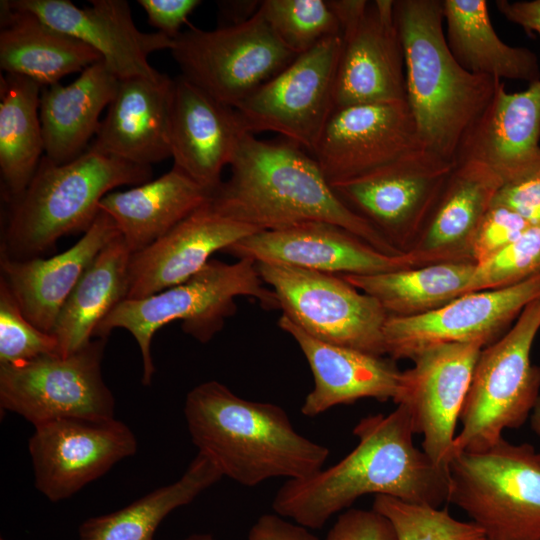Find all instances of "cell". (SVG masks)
<instances>
[{
	"mask_svg": "<svg viewBox=\"0 0 540 540\" xmlns=\"http://www.w3.org/2000/svg\"><path fill=\"white\" fill-rule=\"evenodd\" d=\"M258 229L233 220L210 201L160 239L131 255L126 299H142L181 284L199 272L216 251L246 238Z\"/></svg>",
	"mask_w": 540,
	"mask_h": 540,
	"instance_id": "cell-22",
	"label": "cell"
},
{
	"mask_svg": "<svg viewBox=\"0 0 540 540\" xmlns=\"http://www.w3.org/2000/svg\"><path fill=\"white\" fill-rule=\"evenodd\" d=\"M222 477L215 465L197 452L175 482L153 490L122 509L83 521L78 540H154L158 526L167 515L190 504Z\"/></svg>",
	"mask_w": 540,
	"mask_h": 540,
	"instance_id": "cell-34",
	"label": "cell"
},
{
	"mask_svg": "<svg viewBox=\"0 0 540 540\" xmlns=\"http://www.w3.org/2000/svg\"><path fill=\"white\" fill-rule=\"evenodd\" d=\"M498 11L510 22L519 25L526 32L540 36V0L516 1L498 0Z\"/></svg>",
	"mask_w": 540,
	"mask_h": 540,
	"instance_id": "cell-45",
	"label": "cell"
},
{
	"mask_svg": "<svg viewBox=\"0 0 540 540\" xmlns=\"http://www.w3.org/2000/svg\"><path fill=\"white\" fill-rule=\"evenodd\" d=\"M454 166L419 147L331 186L345 205L404 253L412 250Z\"/></svg>",
	"mask_w": 540,
	"mask_h": 540,
	"instance_id": "cell-12",
	"label": "cell"
},
{
	"mask_svg": "<svg viewBox=\"0 0 540 540\" xmlns=\"http://www.w3.org/2000/svg\"><path fill=\"white\" fill-rule=\"evenodd\" d=\"M492 203L514 211L530 226L540 225V167L503 184Z\"/></svg>",
	"mask_w": 540,
	"mask_h": 540,
	"instance_id": "cell-42",
	"label": "cell"
},
{
	"mask_svg": "<svg viewBox=\"0 0 540 540\" xmlns=\"http://www.w3.org/2000/svg\"><path fill=\"white\" fill-rule=\"evenodd\" d=\"M248 540H319L309 529L274 513L263 514L252 525Z\"/></svg>",
	"mask_w": 540,
	"mask_h": 540,
	"instance_id": "cell-44",
	"label": "cell"
},
{
	"mask_svg": "<svg viewBox=\"0 0 540 540\" xmlns=\"http://www.w3.org/2000/svg\"><path fill=\"white\" fill-rule=\"evenodd\" d=\"M184 416L198 452L246 487L275 477L308 478L329 456L326 446L295 430L283 408L241 398L215 380L188 392Z\"/></svg>",
	"mask_w": 540,
	"mask_h": 540,
	"instance_id": "cell-3",
	"label": "cell"
},
{
	"mask_svg": "<svg viewBox=\"0 0 540 540\" xmlns=\"http://www.w3.org/2000/svg\"><path fill=\"white\" fill-rule=\"evenodd\" d=\"M480 164L503 184L540 167V80L519 92L502 81L465 132L454 159Z\"/></svg>",
	"mask_w": 540,
	"mask_h": 540,
	"instance_id": "cell-21",
	"label": "cell"
},
{
	"mask_svg": "<svg viewBox=\"0 0 540 540\" xmlns=\"http://www.w3.org/2000/svg\"><path fill=\"white\" fill-rule=\"evenodd\" d=\"M8 7L30 12L49 26L94 48L107 68L120 80L133 77L158 78L148 57L168 49L174 39L163 33L141 32L125 0H92L79 8L69 0H5Z\"/></svg>",
	"mask_w": 540,
	"mask_h": 540,
	"instance_id": "cell-20",
	"label": "cell"
},
{
	"mask_svg": "<svg viewBox=\"0 0 540 540\" xmlns=\"http://www.w3.org/2000/svg\"><path fill=\"white\" fill-rule=\"evenodd\" d=\"M182 540H214V537L209 533H196V534L187 536L186 538Z\"/></svg>",
	"mask_w": 540,
	"mask_h": 540,
	"instance_id": "cell-48",
	"label": "cell"
},
{
	"mask_svg": "<svg viewBox=\"0 0 540 540\" xmlns=\"http://www.w3.org/2000/svg\"><path fill=\"white\" fill-rule=\"evenodd\" d=\"M530 421H531L532 430L536 434L540 435V396L530 415Z\"/></svg>",
	"mask_w": 540,
	"mask_h": 540,
	"instance_id": "cell-47",
	"label": "cell"
},
{
	"mask_svg": "<svg viewBox=\"0 0 540 540\" xmlns=\"http://www.w3.org/2000/svg\"><path fill=\"white\" fill-rule=\"evenodd\" d=\"M230 167L231 176L210 200L221 214L259 231L327 222L383 253L402 254L343 203L315 158L295 143L265 141L246 132Z\"/></svg>",
	"mask_w": 540,
	"mask_h": 540,
	"instance_id": "cell-2",
	"label": "cell"
},
{
	"mask_svg": "<svg viewBox=\"0 0 540 540\" xmlns=\"http://www.w3.org/2000/svg\"><path fill=\"white\" fill-rule=\"evenodd\" d=\"M174 79H120L89 148L151 166L171 157L170 121Z\"/></svg>",
	"mask_w": 540,
	"mask_h": 540,
	"instance_id": "cell-25",
	"label": "cell"
},
{
	"mask_svg": "<svg viewBox=\"0 0 540 540\" xmlns=\"http://www.w3.org/2000/svg\"><path fill=\"white\" fill-rule=\"evenodd\" d=\"M341 26L334 108L407 102L394 0H329Z\"/></svg>",
	"mask_w": 540,
	"mask_h": 540,
	"instance_id": "cell-14",
	"label": "cell"
},
{
	"mask_svg": "<svg viewBox=\"0 0 540 540\" xmlns=\"http://www.w3.org/2000/svg\"><path fill=\"white\" fill-rule=\"evenodd\" d=\"M41 90L38 83L24 76L7 74L1 78L0 172L10 202L26 190L43 157Z\"/></svg>",
	"mask_w": 540,
	"mask_h": 540,
	"instance_id": "cell-35",
	"label": "cell"
},
{
	"mask_svg": "<svg viewBox=\"0 0 540 540\" xmlns=\"http://www.w3.org/2000/svg\"><path fill=\"white\" fill-rule=\"evenodd\" d=\"M540 330V298L531 302L500 338L485 346L477 359L460 415L452 456L482 451L519 428L540 396V366L531 350Z\"/></svg>",
	"mask_w": 540,
	"mask_h": 540,
	"instance_id": "cell-8",
	"label": "cell"
},
{
	"mask_svg": "<svg viewBox=\"0 0 540 540\" xmlns=\"http://www.w3.org/2000/svg\"><path fill=\"white\" fill-rule=\"evenodd\" d=\"M283 315L310 336L373 355H386L388 314L379 302L341 275L300 267L256 263Z\"/></svg>",
	"mask_w": 540,
	"mask_h": 540,
	"instance_id": "cell-10",
	"label": "cell"
},
{
	"mask_svg": "<svg viewBox=\"0 0 540 540\" xmlns=\"http://www.w3.org/2000/svg\"><path fill=\"white\" fill-rule=\"evenodd\" d=\"M278 326L294 338L313 374L314 387L301 406L303 415L315 417L364 398L394 399L402 371L390 357L321 341L283 314Z\"/></svg>",
	"mask_w": 540,
	"mask_h": 540,
	"instance_id": "cell-24",
	"label": "cell"
},
{
	"mask_svg": "<svg viewBox=\"0 0 540 540\" xmlns=\"http://www.w3.org/2000/svg\"><path fill=\"white\" fill-rule=\"evenodd\" d=\"M484 540H486V539H484Z\"/></svg>",
	"mask_w": 540,
	"mask_h": 540,
	"instance_id": "cell-50",
	"label": "cell"
},
{
	"mask_svg": "<svg viewBox=\"0 0 540 540\" xmlns=\"http://www.w3.org/2000/svg\"><path fill=\"white\" fill-rule=\"evenodd\" d=\"M28 450L35 488L58 502L133 456L137 440L116 418H63L35 425Z\"/></svg>",
	"mask_w": 540,
	"mask_h": 540,
	"instance_id": "cell-15",
	"label": "cell"
},
{
	"mask_svg": "<svg viewBox=\"0 0 540 540\" xmlns=\"http://www.w3.org/2000/svg\"><path fill=\"white\" fill-rule=\"evenodd\" d=\"M100 60L86 43L1 1L0 67L7 74L27 77L43 88Z\"/></svg>",
	"mask_w": 540,
	"mask_h": 540,
	"instance_id": "cell-29",
	"label": "cell"
},
{
	"mask_svg": "<svg viewBox=\"0 0 540 540\" xmlns=\"http://www.w3.org/2000/svg\"><path fill=\"white\" fill-rule=\"evenodd\" d=\"M261 1H221L218 4L221 16L227 20L225 25L245 22L259 10Z\"/></svg>",
	"mask_w": 540,
	"mask_h": 540,
	"instance_id": "cell-46",
	"label": "cell"
},
{
	"mask_svg": "<svg viewBox=\"0 0 540 540\" xmlns=\"http://www.w3.org/2000/svg\"><path fill=\"white\" fill-rule=\"evenodd\" d=\"M148 22L158 32L175 39L188 16L201 4L199 0H138Z\"/></svg>",
	"mask_w": 540,
	"mask_h": 540,
	"instance_id": "cell-43",
	"label": "cell"
},
{
	"mask_svg": "<svg viewBox=\"0 0 540 540\" xmlns=\"http://www.w3.org/2000/svg\"><path fill=\"white\" fill-rule=\"evenodd\" d=\"M324 540H397L389 520L377 511L348 509L342 512Z\"/></svg>",
	"mask_w": 540,
	"mask_h": 540,
	"instance_id": "cell-41",
	"label": "cell"
},
{
	"mask_svg": "<svg viewBox=\"0 0 540 540\" xmlns=\"http://www.w3.org/2000/svg\"><path fill=\"white\" fill-rule=\"evenodd\" d=\"M401 40L407 104L421 144L454 163L459 144L493 96L496 78L465 70L443 30L442 0H394Z\"/></svg>",
	"mask_w": 540,
	"mask_h": 540,
	"instance_id": "cell-4",
	"label": "cell"
},
{
	"mask_svg": "<svg viewBox=\"0 0 540 540\" xmlns=\"http://www.w3.org/2000/svg\"><path fill=\"white\" fill-rule=\"evenodd\" d=\"M446 40L457 62L468 72L532 84L540 80L537 55L503 42L496 33L485 0H442Z\"/></svg>",
	"mask_w": 540,
	"mask_h": 540,
	"instance_id": "cell-31",
	"label": "cell"
},
{
	"mask_svg": "<svg viewBox=\"0 0 540 540\" xmlns=\"http://www.w3.org/2000/svg\"><path fill=\"white\" fill-rule=\"evenodd\" d=\"M223 252L256 263L285 264L337 275H371L436 263L415 250L383 253L342 227L317 221L259 231Z\"/></svg>",
	"mask_w": 540,
	"mask_h": 540,
	"instance_id": "cell-18",
	"label": "cell"
},
{
	"mask_svg": "<svg viewBox=\"0 0 540 540\" xmlns=\"http://www.w3.org/2000/svg\"><path fill=\"white\" fill-rule=\"evenodd\" d=\"M247 131L235 110L184 78H174L170 121L173 168L214 193Z\"/></svg>",
	"mask_w": 540,
	"mask_h": 540,
	"instance_id": "cell-23",
	"label": "cell"
},
{
	"mask_svg": "<svg viewBox=\"0 0 540 540\" xmlns=\"http://www.w3.org/2000/svg\"><path fill=\"white\" fill-rule=\"evenodd\" d=\"M260 10L278 38L298 55L341 34L329 0H264Z\"/></svg>",
	"mask_w": 540,
	"mask_h": 540,
	"instance_id": "cell-36",
	"label": "cell"
},
{
	"mask_svg": "<svg viewBox=\"0 0 540 540\" xmlns=\"http://www.w3.org/2000/svg\"><path fill=\"white\" fill-rule=\"evenodd\" d=\"M256 299L266 309H277L275 293L261 279L256 262L210 260L185 282L142 299H124L99 324L94 337L107 339L116 328L126 329L140 349L142 384L155 373L151 355L153 335L161 327L182 320L183 331L200 343H208L237 311L235 299Z\"/></svg>",
	"mask_w": 540,
	"mask_h": 540,
	"instance_id": "cell-6",
	"label": "cell"
},
{
	"mask_svg": "<svg viewBox=\"0 0 540 540\" xmlns=\"http://www.w3.org/2000/svg\"><path fill=\"white\" fill-rule=\"evenodd\" d=\"M476 264L469 260L436 262L371 275H341L376 299L388 316L429 313L466 293Z\"/></svg>",
	"mask_w": 540,
	"mask_h": 540,
	"instance_id": "cell-33",
	"label": "cell"
},
{
	"mask_svg": "<svg viewBox=\"0 0 540 540\" xmlns=\"http://www.w3.org/2000/svg\"><path fill=\"white\" fill-rule=\"evenodd\" d=\"M539 272L540 225H535L491 259L476 265L466 293L512 286Z\"/></svg>",
	"mask_w": 540,
	"mask_h": 540,
	"instance_id": "cell-38",
	"label": "cell"
},
{
	"mask_svg": "<svg viewBox=\"0 0 540 540\" xmlns=\"http://www.w3.org/2000/svg\"><path fill=\"white\" fill-rule=\"evenodd\" d=\"M212 192L172 168L155 180L105 195L106 212L132 254L151 245L211 200Z\"/></svg>",
	"mask_w": 540,
	"mask_h": 540,
	"instance_id": "cell-28",
	"label": "cell"
},
{
	"mask_svg": "<svg viewBox=\"0 0 540 540\" xmlns=\"http://www.w3.org/2000/svg\"><path fill=\"white\" fill-rule=\"evenodd\" d=\"M54 334L34 326L23 314L5 281L0 278V365H18L58 354Z\"/></svg>",
	"mask_w": 540,
	"mask_h": 540,
	"instance_id": "cell-39",
	"label": "cell"
},
{
	"mask_svg": "<svg viewBox=\"0 0 540 540\" xmlns=\"http://www.w3.org/2000/svg\"><path fill=\"white\" fill-rule=\"evenodd\" d=\"M481 341L448 343L428 348L401 372L393 399L410 413L422 448L438 466L447 468L452 457L456 426L481 350Z\"/></svg>",
	"mask_w": 540,
	"mask_h": 540,
	"instance_id": "cell-17",
	"label": "cell"
},
{
	"mask_svg": "<svg viewBox=\"0 0 540 540\" xmlns=\"http://www.w3.org/2000/svg\"><path fill=\"white\" fill-rule=\"evenodd\" d=\"M530 225L509 208L492 203L479 221L468 247L469 258L482 264L517 239Z\"/></svg>",
	"mask_w": 540,
	"mask_h": 540,
	"instance_id": "cell-40",
	"label": "cell"
},
{
	"mask_svg": "<svg viewBox=\"0 0 540 540\" xmlns=\"http://www.w3.org/2000/svg\"><path fill=\"white\" fill-rule=\"evenodd\" d=\"M0 540H7V539L1 538Z\"/></svg>",
	"mask_w": 540,
	"mask_h": 540,
	"instance_id": "cell-49",
	"label": "cell"
},
{
	"mask_svg": "<svg viewBox=\"0 0 540 540\" xmlns=\"http://www.w3.org/2000/svg\"><path fill=\"white\" fill-rule=\"evenodd\" d=\"M538 298L540 272L512 286L465 293L426 314L388 316L384 325L386 355L394 361L412 360L442 344L481 341L487 346Z\"/></svg>",
	"mask_w": 540,
	"mask_h": 540,
	"instance_id": "cell-16",
	"label": "cell"
},
{
	"mask_svg": "<svg viewBox=\"0 0 540 540\" xmlns=\"http://www.w3.org/2000/svg\"><path fill=\"white\" fill-rule=\"evenodd\" d=\"M353 434L358 444L338 463L308 478L286 480L272 501L276 514L321 529L368 494L435 508L448 502L447 468L414 445L411 415L404 406L362 418Z\"/></svg>",
	"mask_w": 540,
	"mask_h": 540,
	"instance_id": "cell-1",
	"label": "cell"
},
{
	"mask_svg": "<svg viewBox=\"0 0 540 540\" xmlns=\"http://www.w3.org/2000/svg\"><path fill=\"white\" fill-rule=\"evenodd\" d=\"M170 51L184 78L233 108L298 56L278 38L260 8L239 24L190 27L174 39Z\"/></svg>",
	"mask_w": 540,
	"mask_h": 540,
	"instance_id": "cell-9",
	"label": "cell"
},
{
	"mask_svg": "<svg viewBox=\"0 0 540 540\" xmlns=\"http://www.w3.org/2000/svg\"><path fill=\"white\" fill-rule=\"evenodd\" d=\"M448 503L486 540H540V451L504 438L482 451L455 453L447 465Z\"/></svg>",
	"mask_w": 540,
	"mask_h": 540,
	"instance_id": "cell-7",
	"label": "cell"
},
{
	"mask_svg": "<svg viewBox=\"0 0 540 540\" xmlns=\"http://www.w3.org/2000/svg\"><path fill=\"white\" fill-rule=\"evenodd\" d=\"M119 79L100 60L68 85L43 87L39 115L44 155L58 164L74 160L95 137L100 115L115 96Z\"/></svg>",
	"mask_w": 540,
	"mask_h": 540,
	"instance_id": "cell-27",
	"label": "cell"
},
{
	"mask_svg": "<svg viewBox=\"0 0 540 540\" xmlns=\"http://www.w3.org/2000/svg\"><path fill=\"white\" fill-rule=\"evenodd\" d=\"M502 185L480 164H455L412 250L436 262L471 261L470 239Z\"/></svg>",
	"mask_w": 540,
	"mask_h": 540,
	"instance_id": "cell-30",
	"label": "cell"
},
{
	"mask_svg": "<svg viewBox=\"0 0 540 540\" xmlns=\"http://www.w3.org/2000/svg\"><path fill=\"white\" fill-rule=\"evenodd\" d=\"M423 147L407 102L334 108L312 152L330 184L345 181Z\"/></svg>",
	"mask_w": 540,
	"mask_h": 540,
	"instance_id": "cell-19",
	"label": "cell"
},
{
	"mask_svg": "<svg viewBox=\"0 0 540 540\" xmlns=\"http://www.w3.org/2000/svg\"><path fill=\"white\" fill-rule=\"evenodd\" d=\"M151 177V166L91 148L64 164L43 155L26 190L10 202L1 254L16 260L41 257L60 238L86 232L112 189L141 185Z\"/></svg>",
	"mask_w": 540,
	"mask_h": 540,
	"instance_id": "cell-5",
	"label": "cell"
},
{
	"mask_svg": "<svg viewBox=\"0 0 540 540\" xmlns=\"http://www.w3.org/2000/svg\"><path fill=\"white\" fill-rule=\"evenodd\" d=\"M372 509L392 524L397 540H484L473 522L452 517L445 509L413 504L386 496H374Z\"/></svg>",
	"mask_w": 540,
	"mask_h": 540,
	"instance_id": "cell-37",
	"label": "cell"
},
{
	"mask_svg": "<svg viewBox=\"0 0 540 540\" xmlns=\"http://www.w3.org/2000/svg\"><path fill=\"white\" fill-rule=\"evenodd\" d=\"M341 36L299 54L235 110L249 133L276 132L312 154L334 110Z\"/></svg>",
	"mask_w": 540,
	"mask_h": 540,
	"instance_id": "cell-13",
	"label": "cell"
},
{
	"mask_svg": "<svg viewBox=\"0 0 540 540\" xmlns=\"http://www.w3.org/2000/svg\"><path fill=\"white\" fill-rule=\"evenodd\" d=\"M120 234L106 212L66 251L50 258L11 259L1 254V278L25 317L40 330L53 333L57 317L78 281L99 254Z\"/></svg>",
	"mask_w": 540,
	"mask_h": 540,
	"instance_id": "cell-26",
	"label": "cell"
},
{
	"mask_svg": "<svg viewBox=\"0 0 540 540\" xmlns=\"http://www.w3.org/2000/svg\"><path fill=\"white\" fill-rule=\"evenodd\" d=\"M131 255L119 235L86 269L55 323L52 334L58 341V355L66 357L89 344L99 324L126 299Z\"/></svg>",
	"mask_w": 540,
	"mask_h": 540,
	"instance_id": "cell-32",
	"label": "cell"
},
{
	"mask_svg": "<svg viewBox=\"0 0 540 540\" xmlns=\"http://www.w3.org/2000/svg\"><path fill=\"white\" fill-rule=\"evenodd\" d=\"M106 340L96 338L66 357L0 365L1 408L33 426L63 418H115V398L102 376Z\"/></svg>",
	"mask_w": 540,
	"mask_h": 540,
	"instance_id": "cell-11",
	"label": "cell"
}]
</instances>
